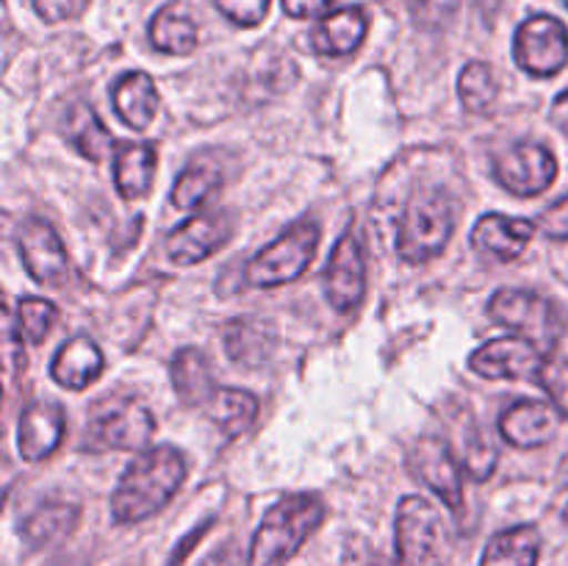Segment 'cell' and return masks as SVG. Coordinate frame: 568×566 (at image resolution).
<instances>
[{"instance_id": "6da1fadb", "label": "cell", "mask_w": 568, "mask_h": 566, "mask_svg": "<svg viewBox=\"0 0 568 566\" xmlns=\"http://www.w3.org/2000/svg\"><path fill=\"white\" fill-rule=\"evenodd\" d=\"M186 481V458L172 444L139 455L111 494V519L116 525H133L159 514Z\"/></svg>"}, {"instance_id": "7a4b0ae2", "label": "cell", "mask_w": 568, "mask_h": 566, "mask_svg": "<svg viewBox=\"0 0 568 566\" xmlns=\"http://www.w3.org/2000/svg\"><path fill=\"white\" fill-rule=\"evenodd\" d=\"M325 519V503L316 494H288L266 511L250 544V566H283L303 549Z\"/></svg>"}, {"instance_id": "3957f363", "label": "cell", "mask_w": 568, "mask_h": 566, "mask_svg": "<svg viewBox=\"0 0 568 566\" xmlns=\"http://www.w3.org/2000/svg\"><path fill=\"white\" fill-rule=\"evenodd\" d=\"M458 222V205L444 189H419L405 203L397 228V253L408 264L433 261L444 253Z\"/></svg>"}, {"instance_id": "277c9868", "label": "cell", "mask_w": 568, "mask_h": 566, "mask_svg": "<svg viewBox=\"0 0 568 566\" xmlns=\"http://www.w3.org/2000/svg\"><path fill=\"white\" fill-rule=\"evenodd\" d=\"M399 566H444L447 530L442 511L419 494H408L397 508L394 522Z\"/></svg>"}, {"instance_id": "5b68a950", "label": "cell", "mask_w": 568, "mask_h": 566, "mask_svg": "<svg viewBox=\"0 0 568 566\" xmlns=\"http://www.w3.org/2000/svg\"><path fill=\"white\" fill-rule=\"evenodd\" d=\"M316 244H320V225L314 220H300L250 261L244 281L255 289H275L297 281L314 261Z\"/></svg>"}, {"instance_id": "8992f818", "label": "cell", "mask_w": 568, "mask_h": 566, "mask_svg": "<svg viewBox=\"0 0 568 566\" xmlns=\"http://www.w3.org/2000/svg\"><path fill=\"white\" fill-rule=\"evenodd\" d=\"M488 316L499 325L510 327L516 336L536 342L541 350L552 347L560 333L555 305L530 289H499L488 300Z\"/></svg>"}, {"instance_id": "52a82bcc", "label": "cell", "mask_w": 568, "mask_h": 566, "mask_svg": "<svg viewBox=\"0 0 568 566\" xmlns=\"http://www.w3.org/2000/svg\"><path fill=\"white\" fill-rule=\"evenodd\" d=\"M155 433V420L148 405L133 397L103 400L94 408L87 438L105 449H142Z\"/></svg>"}, {"instance_id": "ba28073f", "label": "cell", "mask_w": 568, "mask_h": 566, "mask_svg": "<svg viewBox=\"0 0 568 566\" xmlns=\"http://www.w3.org/2000/svg\"><path fill=\"white\" fill-rule=\"evenodd\" d=\"M514 59L527 75L552 78L568 61V28L552 14H532L519 26Z\"/></svg>"}, {"instance_id": "9c48e42d", "label": "cell", "mask_w": 568, "mask_h": 566, "mask_svg": "<svg viewBox=\"0 0 568 566\" xmlns=\"http://www.w3.org/2000/svg\"><path fill=\"white\" fill-rule=\"evenodd\" d=\"M494 178L516 198H536L558 178V159L538 142H516L494 155Z\"/></svg>"}, {"instance_id": "30bf717a", "label": "cell", "mask_w": 568, "mask_h": 566, "mask_svg": "<svg viewBox=\"0 0 568 566\" xmlns=\"http://www.w3.org/2000/svg\"><path fill=\"white\" fill-rule=\"evenodd\" d=\"M408 466L433 494H438L447 508L460 511L464 505V472L453 447L438 436L416 438L408 453Z\"/></svg>"}, {"instance_id": "8fae6325", "label": "cell", "mask_w": 568, "mask_h": 566, "mask_svg": "<svg viewBox=\"0 0 568 566\" xmlns=\"http://www.w3.org/2000/svg\"><path fill=\"white\" fill-rule=\"evenodd\" d=\"M544 350L525 336H499L469 355V370L488 381H521L538 375Z\"/></svg>"}, {"instance_id": "7c38bea8", "label": "cell", "mask_w": 568, "mask_h": 566, "mask_svg": "<svg viewBox=\"0 0 568 566\" xmlns=\"http://www.w3.org/2000/svg\"><path fill=\"white\" fill-rule=\"evenodd\" d=\"M322 286H325L327 303L336 311H342V314L353 311L364 300L366 255L364 244H361V239L353 231L344 233L336 247H333L331 261L325 266V277H322Z\"/></svg>"}, {"instance_id": "4fadbf2b", "label": "cell", "mask_w": 568, "mask_h": 566, "mask_svg": "<svg viewBox=\"0 0 568 566\" xmlns=\"http://www.w3.org/2000/svg\"><path fill=\"white\" fill-rule=\"evenodd\" d=\"M17 247H20V259L33 281L48 283V286H64L67 275H70V255L50 222L37 220V216L22 222L20 233H17Z\"/></svg>"}, {"instance_id": "5bb4252c", "label": "cell", "mask_w": 568, "mask_h": 566, "mask_svg": "<svg viewBox=\"0 0 568 566\" xmlns=\"http://www.w3.org/2000/svg\"><path fill=\"white\" fill-rule=\"evenodd\" d=\"M233 220L222 211H211V214H197L189 222H183L178 231L170 233L166 239V253L175 264H197L214 255L222 244L231 239Z\"/></svg>"}, {"instance_id": "9a60e30c", "label": "cell", "mask_w": 568, "mask_h": 566, "mask_svg": "<svg viewBox=\"0 0 568 566\" xmlns=\"http://www.w3.org/2000/svg\"><path fill=\"white\" fill-rule=\"evenodd\" d=\"M558 427L560 414L555 405L541 403V400H519L499 420L503 438L519 449L544 447L558 436Z\"/></svg>"}, {"instance_id": "2e32d148", "label": "cell", "mask_w": 568, "mask_h": 566, "mask_svg": "<svg viewBox=\"0 0 568 566\" xmlns=\"http://www.w3.org/2000/svg\"><path fill=\"white\" fill-rule=\"evenodd\" d=\"M64 427L67 420L61 405L48 403V400L28 405L20 414V427H17L22 461L37 464V461L50 458L64 438Z\"/></svg>"}, {"instance_id": "e0dca14e", "label": "cell", "mask_w": 568, "mask_h": 566, "mask_svg": "<svg viewBox=\"0 0 568 566\" xmlns=\"http://www.w3.org/2000/svg\"><path fill=\"white\" fill-rule=\"evenodd\" d=\"M536 236V222L521 216L486 214L471 228V247L497 261H516Z\"/></svg>"}, {"instance_id": "ac0fdd59", "label": "cell", "mask_w": 568, "mask_h": 566, "mask_svg": "<svg viewBox=\"0 0 568 566\" xmlns=\"http://www.w3.org/2000/svg\"><path fill=\"white\" fill-rule=\"evenodd\" d=\"M369 31V17L361 6L331 11L311 31V48L320 55H349L361 48Z\"/></svg>"}, {"instance_id": "d6986e66", "label": "cell", "mask_w": 568, "mask_h": 566, "mask_svg": "<svg viewBox=\"0 0 568 566\" xmlns=\"http://www.w3.org/2000/svg\"><path fill=\"white\" fill-rule=\"evenodd\" d=\"M103 366L105 358L92 338L72 336L70 342L61 344L59 353L50 361V375L59 386L70 388V392H83L98 381Z\"/></svg>"}, {"instance_id": "ffe728a7", "label": "cell", "mask_w": 568, "mask_h": 566, "mask_svg": "<svg viewBox=\"0 0 568 566\" xmlns=\"http://www.w3.org/2000/svg\"><path fill=\"white\" fill-rule=\"evenodd\" d=\"M116 117L133 131H148L159 111V89L148 72H125L111 89Z\"/></svg>"}, {"instance_id": "44dd1931", "label": "cell", "mask_w": 568, "mask_h": 566, "mask_svg": "<svg viewBox=\"0 0 568 566\" xmlns=\"http://www.w3.org/2000/svg\"><path fill=\"white\" fill-rule=\"evenodd\" d=\"M172 386L183 403L205 408L216 394L214 366H211L209 355L194 347L178 350V355L172 358Z\"/></svg>"}, {"instance_id": "7402d4cb", "label": "cell", "mask_w": 568, "mask_h": 566, "mask_svg": "<svg viewBox=\"0 0 568 566\" xmlns=\"http://www.w3.org/2000/svg\"><path fill=\"white\" fill-rule=\"evenodd\" d=\"M155 164H159V153H155L153 144H120V150L114 153L116 192L128 200L144 198L153 186Z\"/></svg>"}, {"instance_id": "603a6c76", "label": "cell", "mask_w": 568, "mask_h": 566, "mask_svg": "<svg viewBox=\"0 0 568 566\" xmlns=\"http://www.w3.org/2000/svg\"><path fill=\"white\" fill-rule=\"evenodd\" d=\"M541 533L532 525L510 527L497 533L483 549L480 566H538Z\"/></svg>"}, {"instance_id": "cb8c5ba5", "label": "cell", "mask_w": 568, "mask_h": 566, "mask_svg": "<svg viewBox=\"0 0 568 566\" xmlns=\"http://www.w3.org/2000/svg\"><path fill=\"white\" fill-rule=\"evenodd\" d=\"M78 516H81V511L72 503H42L20 525L22 542L31 549L50 547V544L61 542V538L75 530Z\"/></svg>"}, {"instance_id": "d4e9b609", "label": "cell", "mask_w": 568, "mask_h": 566, "mask_svg": "<svg viewBox=\"0 0 568 566\" xmlns=\"http://www.w3.org/2000/svg\"><path fill=\"white\" fill-rule=\"evenodd\" d=\"M150 42L155 50L170 55H189L197 50V22L178 6H164L150 22Z\"/></svg>"}, {"instance_id": "484cf974", "label": "cell", "mask_w": 568, "mask_h": 566, "mask_svg": "<svg viewBox=\"0 0 568 566\" xmlns=\"http://www.w3.org/2000/svg\"><path fill=\"white\" fill-rule=\"evenodd\" d=\"M205 414L220 427L222 436L236 438L258 416V400H255V394L242 392V388H216L211 403L205 405Z\"/></svg>"}, {"instance_id": "4316f807", "label": "cell", "mask_w": 568, "mask_h": 566, "mask_svg": "<svg viewBox=\"0 0 568 566\" xmlns=\"http://www.w3.org/2000/svg\"><path fill=\"white\" fill-rule=\"evenodd\" d=\"M225 347L239 364L258 366L275 350V331L261 320H236L225 327Z\"/></svg>"}, {"instance_id": "83f0119b", "label": "cell", "mask_w": 568, "mask_h": 566, "mask_svg": "<svg viewBox=\"0 0 568 566\" xmlns=\"http://www.w3.org/2000/svg\"><path fill=\"white\" fill-rule=\"evenodd\" d=\"M67 139H70L72 148L81 155H87L89 161H100L111 148H114V137L105 131L103 122L98 120L92 109H83L78 105L72 111L70 122H67Z\"/></svg>"}, {"instance_id": "f1b7e54d", "label": "cell", "mask_w": 568, "mask_h": 566, "mask_svg": "<svg viewBox=\"0 0 568 566\" xmlns=\"http://www.w3.org/2000/svg\"><path fill=\"white\" fill-rule=\"evenodd\" d=\"M458 94L466 111H471V114H486L497 103L499 94V83L494 78L491 67L486 61H471V64H466L458 78Z\"/></svg>"}, {"instance_id": "f546056e", "label": "cell", "mask_w": 568, "mask_h": 566, "mask_svg": "<svg viewBox=\"0 0 568 566\" xmlns=\"http://www.w3.org/2000/svg\"><path fill=\"white\" fill-rule=\"evenodd\" d=\"M9 314V311H6ZM59 320V309L50 300L26 297L17 305V338L28 344H42Z\"/></svg>"}, {"instance_id": "4dcf8cb0", "label": "cell", "mask_w": 568, "mask_h": 566, "mask_svg": "<svg viewBox=\"0 0 568 566\" xmlns=\"http://www.w3.org/2000/svg\"><path fill=\"white\" fill-rule=\"evenodd\" d=\"M222 186V175L211 166H189L172 186V205L181 211H192L203 205L216 189Z\"/></svg>"}, {"instance_id": "1f68e13d", "label": "cell", "mask_w": 568, "mask_h": 566, "mask_svg": "<svg viewBox=\"0 0 568 566\" xmlns=\"http://www.w3.org/2000/svg\"><path fill=\"white\" fill-rule=\"evenodd\" d=\"M460 464H464L466 475L475 477V481H488L497 469V447L491 444V438L480 431L477 425H469V431H464V438H460Z\"/></svg>"}, {"instance_id": "d6a6232c", "label": "cell", "mask_w": 568, "mask_h": 566, "mask_svg": "<svg viewBox=\"0 0 568 566\" xmlns=\"http://www.w3.org/2000/svg\"><path fill=\"white\" fill-rule=\"evenodd\" d=\"M538 383L552 400L555 411L568 420V361L566 358H547L538 370Z\"/></svg>"}, {"instance_id": "836d02e7", "label": "cell", "mask_w": 568, "mask_h": 566, "mask_svg": "<svg viewBox=\"0 0 568 566\" xmlns=\"http://www.w3.org/2000/svg\"><path fill=\"white\" fill-rule=\"evenodd\" d=\"M216 9L242 28H255L270 14L272 0H214Z\"/></svg>"}, {"instance_id": "e575fe53", "label": "cell", "mask_w": 568, "mask_h": 566, "mask_svg": "<svg viewBox=\"0 0 568 566\" xmlns=\"http://www.w3.org/2000/svg\"><path fill=\"white\" fill-rule=\"evenodd\" d=\"M538 228H541L549 239L566 242L568 239V194L564 200H558V203L549 205V209L544 211L541 220H538Z\"/></svg>"}, {"instance_id": "d590c367", "label": "cell", "mask_w": 568, "mask_h": 566, "mask_svg": "<svg viewBox=\"0 0 568 566\" xmlns=\"http://www.w3.org/2000/svg\"><path fill=\"white\" fill-rule=\"evenodd\" d=\"M336 3V0H283V11L294 20H308V17L327 14V9Z\"/></svg>"}, {"instance_id": "8d00e7d4", "label": "cell", "mask_w": 568, "mask_h": 566, "mask_svg": "<svg viewBox=\"0 0 568 566\" xmlns=\"http://www.w3.org/2000/svg\"><path fill=\"white\" fill-rule=\"evenodd\" d=\"M33 9L42 20L48 22H61L72 14L75 9V0H33Z\"/></svg>"}, {"instance_id": "74e56055", "label": "cell", "mask_w": 568, "mask_h": 566, "mask_svg": "<svg viewBox=\"0 0 568 566\" xmlns=\"http://www.w3.org/2000/svg\"><path fill=\"white\" fill-rule=\"evenodd\" d=\"M203 566H244L242 553L236 547H222L203 560Z\"/></svg>"}, {"instance_id": "f35d334b", "label": "cell", "mask_w": 568, "mask_h": 566, "mask_svg": "<svg viewBox=\"0 0 568 566\" xmlns=\"http://www.w3.org/2000/svg\"><path fill=\"white\" fill-rule=\"evenodd\" d=\"M549 117H552V122L560 128V131L568 133V89H566V92H560L558 98H555L552 114H549Z\"/></svg>"}, {"instance_id": "ab89813d", "label": "cell", "mask_w": 568, "mask_h": 566, "mask_svg": "<svg viewBox=\"0 0 568 566\" xmlns=\"http://www.w3.org/2000/svg\"><path fill=\"white\" fill-rule=\"evenodd\" d=\"M50 566H87V560H81V558H59V560H55V564H50Z\"/></svg>"}, {"instance_id": "60d3db41", "label": "cell", "mask_w": 568, "mask_h": 566, "mask_svg": "<svg viewBox=\"0 0 568 566\" xmlns=\"http://www.w3.org/2000/svg\"><path fill=\"white\" fill-rule=\"evenodd\" d=\"M372 566H399V560H375Z\"/></svg>"}, {"instance_id": "b9f144b4", "label": "cell", "mask_w": 568, "mask_h": 566, "mask_svg": "<svg viewBox=\"0 0 568 566\" xmlns=\"http://www.w3.org/2000/svg\"><path fill=\"white\" fill-rule=\"evenodd\" d=\"M564 522H566V525H568V505H566V508H564Z\"/></svg>"}, {"instance_id": "7bdbcfd3", "label": "cell", "mask_w": 568, "mask_h": 566, "mask_svg": "<svg viewBox=\"0 0 568 566\" xmlns=\"http://www.w3.org/2000/svg\"><path fill=\"white\" fill-rule=\"evenodd\" d=\"M566 6H568V0H566Z\"/></svg>"}]
</instances>
